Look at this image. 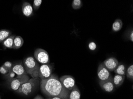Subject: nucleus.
<instances>
[{
    "mask_svg": "<svg viewBox=\"0 0 133 99\" xmlns=\"http://www.w3.org/2000/svg\"><path fill=\"white\" fill-rule=\"evenodd\" d=\"M41 91L48 97H58L63 99H68L70 91L63 86L56 75L52 74L46 79L41 80Z\"/></svg>",
    "mask_w": 133,
    "mask_h": 99,
    "instance_id": "1",
    "label": "nucleus"
},
{
    "mask_svg": "<svg viewBox=\"0 0 133 99\" xmlns=\"http://www.w3.org/2000/svg\"><path fill=\"white\" fill-rule=\"evenodd\" d=\"M24 66L27 74L32 78H39V66L36 59L32 56L24 59Z\"/></svg>",
    "mask_w": 133,
    "mask_h": 99,
    "instance_id": "2",
    "label": "nucleus"
},
{
    "mask_svg": "<svg viewBox=\"0 0 133 99\" xmlns=\"http://www.w3.org/2000/svg\"><path fill=\"white\" fill-rule=\"evenodd\" d=\"M39 78H32L22 85L16 92L21 94L28 96L32 93L40 82Z\"/></svg>",
    "mask_w": 133,
    "mask_h": 99,
    "instance_id": "3",
    "label": "nucleus"
},
{
    "mask_svg": "<svg viewBox=\"0 0 133 99\" xmlns=\"http://www.w3.org/2000/svg\"><path fill=\"white\" fill-rule=\"evenodd\" d=\"M30 79L29 77L27 75L22 77H16L14 79L8 80L10 88L12 90L16 92L22 85Z\"/></svg>",
    "mask_w": 133,
    "mask_h": 99,
    "instance_id": "4",
    "label": "nucleus"
},
{
    "mask_svg": "<svg viewBox=\"0 0 133 99\" xmlns=\"http://www.w3.org/2000/svg\"><path fill=\"white\" fill-rule=\"evenodd\" d=\"M35 59L39 63L45 64L50 63V59L49 54L46 50L42 48H37L34 52Z\"/></svg>",
    "mask_w": 133,
    "mask_h": 99,
    "instance_id": "5",
    "label": "nucleus"
},
{
    "mask_svg": "<svg viewBox=\"0 0 133 99\" xmlns=\"http://www.w3.org/2000/svg\"><path fill=\"white\" fill-rule=\"evenodd\" d=\"M97 75L99 80L101 81H104L112 77L110 71L107 69L103 63L100 64L98 66Z\"/></svg>",
    "mask_w": 133,
    "mask_h": 99,
    "instance_id": "6",
    "label": "nucleus"
},
{
    "mask_svg": "<svg viewBox=\"0 0 133 99\" xmlns=\"http://www.w3.org/2000/svg\"><path fill=\"white\" fill-rule=\"evenodd\" d=\"M59 79L63 86L69 91H71L76 86L75 79L72 76H63Z\"/></svg>",
    "mask_w": 133,
    "mask_h": 99,
    "instance_id": "7",
    "label": "nucleus"
},
{
    "mask_svg": "<svg viewBox=\"0 0 133 99\" xmlns=\"http://www.w3.org/2000/svg\"><path fill=\"white\" fill-rule=\"evenodd\" d=\"M53 68L48 64H42L39 67V78L41 80L48 79L52 75Z\"/></svg>",
    "mask_w": 133,
    "mask_h": 99,
    "instance_id": "8",
    "label": "nucleus"
},
{
    "mask_svg": "<svg viewBox=\"0 0 133 99\" xmlns=\"http://www.w3.org/2000/svg\"><path fill=\"white\" fill-rule=\"evenodd\" d=\"M99 84L102 89L107 92H113L115 89L113 81V77L104 81H99Z\"/></svg>",
    "mask_w": 133,
    "mask_h": 99,
    "instance_id": "9",
    "label": "nucleus"
},
{
    "mask_svg": "<svg viewBox=\"0 0 133 99\" xmlns=\"http://www.w3.org/2000/svg\"><path fill=\"white\" fill-rule=\"evenodd\" d=\"M103 64L109 71L112 72L116 69L118 65L119 62L116 58L110 57L106 59Z\"/></svg>",
    "mask_w": 133,
    "mask_h": 99,
    "instance_id": "10",
    "label": "nucleus"
},
{
    "mask_svg": "<svg viewBox=\"0 0 133 99\" xmlns=\"http://www.w3.org/2000/svg\"><path fill=\"white\" fill-rule=\"evenodd\" d=\"M22 10L23 15L26 17H31L33 15V9L31 4L28 2H25L23 3Z\"/></svg>",
    "mask_w": 133,
    "mask_h": 99,
    "instance_id": "11",
    "label": "nucleus"
},
{
    "mask_svg": "<svg viewBox=\"0 0 133 99\" xmlns=\"http://www.w3.org/2000/svg\"><path fill=\"white\" fill-rule=\"evenodd\" d=\"M11 70L17 75V77H22L27 75L24 67L21 64L15 65L13 66Z\"/></svg>",
    "mask_w": 133,
    "mask_h": 99,
    "instance_id": "12",
    "label": "nucleus"
},
{
    "mask_svg": "<svg viewBox=\"0 0 133 99\" xmlns=\"http://www.w3.org/2000/svg\"><path fill=\"white\" fill-rule=\"evenodd\" d=\"M125 76L116 75L113 78V81L115 87H118L122 85L124 81Z\"/></svg>",
    "mask_w": 133,
    "mask_h": 99,
    "instance_id": "13",
    "label": "nucleus"
},
{
    "mask_svg": "<svg viewBox=\"0 0 133 99\" xmlns=\"http://www.w3.org/2000/svg\"><path fill=\"white\" fill-rule=\"evenodd\" d=\"M24 43V39L21 36H15L13 42V49H19L22 47Z\"/></svg>",
    "mask_w": 133,
    "mask_h": 99,
    "instance_id": "14",
    "label": "nucleus"
},
{
    "mask_svg": "<svg viewBox=\"0 0 133 99\" xmlns=\"http://www.w3.org/2000/svg\"><path fill=\"white\" fill-rule=\"evenodd\" d=\"M81 93L77 85L70 91L68 99H80Z\"/></svg>",
    "mask_w": 133,
    "mask_h": 99,
    "instance_id": "15",
    "label": "nucleus"
},
{
    "mask_svg": "<svg viewBox=\"0 0 133 99\" xmlns=\"http://www.w3.org/2000/svg\"><path fill=\"white\" fill-rule=\"evenodd\" d=\"M15 36L11 35L9 36L6 39H5L3 42V45L6 48L9 49L13 48V42Z\"/></svg>",
    "mask_w": 133,
    "mask_h": 99,
    "instance_id": "16",
    "label": "nucleus"
},
{
    "mask_svg": "<svg viewBox=\"0 0 133 99\" xmlns=\"http://www.w3.org/2000/svg\"><path fill=\"white\" fill-rule=\"evenodd\" d=\"M123 26L122 21L120 19H116L113 24L112 29L113 32H118L121 29Z\"/></svg>",
    "mask_w": 133,
    "mask_h": 99,
    "instance_id": "17",
    "label": "nucleus"
},
{
    "mask_svg": "<svg viewBox=\"0 0 133 99\" xmlns=\"http://www.w3.org/2000/svg\"><path fill=\"white\" fill-rule=\"evenodd\" d=\"M126 71V68L124 65L119 64L116 69L114 71V72L116 75L125 76Z\"/></svg>",
    "mask_w": 133,
    "mask_h": 99,
    "instance_id": "18",
    "label": "nucleus"
},
{
    "mask_svg": "<svg viewBox=\"0 0 133 99\" xmlns=\"http://www.w3.org/2000/svg\"><path fill=\"white\" fill-rule=\"evenodd\" d=\"M11 35V32L7 29L0 30V43L3 42Z\"/></svg>",
    "mask_w": 133,
    "mask_h": 99,
    "instance_id": "19",
    "label": "nucleus"
},
{
    "mask_svg": "<svg viewBox=\"0 0 133 99\" xmlns=\"http://www.w3.org/2000/svg\"><path fill=\"white\" fill-rule=\"evenodd\" d=\"M83 6L82 2L81 0H74L72 1V6L74 10H78L81 9Z\"/></svg>",
    "mask_w": 133,
    "mask_h": 99,
    "instance_id": "20",
    "label": "nucleus"
},
{
    "mask_svg": "<svg viewBox=\"0 0 133 99\" xmlns=\"http://www.w3.org/2000/svg\"><path fill=\"white\" fill-rule=\"evenodd\" d=\"M126 76L128 79L131 80H133V65H131L129 66L127 70L126 71Z\"/></svg>",
    "mask_w": 133,
    "mask_h": 99,
    "instance_id": "21",
    "label": "nucleus"
},
{
    "mask_svg": "<svg viewBox=\"0 0 133 99\" xmlns=\"http://www.w3.org/2000/svg\"><path fill=\"white\" fill-rule=\"evenodd\" d=\"M16 74L13 71H12V70L9 71V73L5 75V77L8 80L14 79L15 78Z\"/></svg>",
    "mask_w": 133,
    "mask_h": 99,
    "instance_id": "22",
    "label": "nucleus"
},
{
    "mask_svg": "<svg viewBox=\"0 0 133 99\" xmlns=\"http://www.w3.org/2000/svg\"><path fill=\"white\" fill-rule=\"evenodd\" d=\"M42 1V0H34V1L33 8L35 10H38L39 9Z\"/></svg>",
    "mask_w": 133,
    "mask_h": 99,
    "instance_id": "23",
    "label": "nucleus"
},
{
    "mask_svg": "<svg viewBox=\"0 0 133 99\" xmlns=\"http://www.w3.org/2000/svg\"><path fill=\"white\" fill-rule=\"evenodd\" d=\"M3 65L4 66L6 69H8L9 70H10L12 69V67H13V65L11 63V62L9 61H6L4 62Z\"/></svg>",
    "mask_w": 133,
    "mask_h": 99,
    "instance_id": "24",
    "label": "nucleus"
},
{
    "mask_svg": "<svg viewBox=\"0 0 133 99\" xmlns=\"http://www.w3.org/2000/svg\"><path fill=\"white\" fill-rule=\"evenodd\" d=\"M9 70L6 69L4 65H2L0 67V73L3 75H6L9 73Z\"/></svg>",
    "mask_w": 133,
    "mask_h": 99,
    "instance_id": "25",
    "label": "nucleus"
},
{
    "mask_svg": "<svg viewBox=\"0 0 133 99\" xmlns=\"http://www.w3.org/2000/svg\"><path fill=\"white\" fill-rule=\"evenodd\" d=\"M89 49L92 51L95 50L96 48V44L94 42H91L89 43L88 45Z\"/></svg>",
    "mask_w": 133,
    "mask_h": 99,
    "instance_id": "26",
    "label": "nucleus"
},
{
    "mask_svg": "<svg viewBox=\"0 0 133 99\" xmlns=\"http://www.w3.org/2000/svg\"><path fill=\"white\" fill-rule=\"evenodd\" d=\"M129 39L132 42H133V31L131 30V32L130 33V35H129Z\"/></svg>",
    "mask_w": 133,
    "mask_h": 99,
    "instance_id": "27",
    "label": "nucleus"
},
{
    "mask_svg": "<svg viewBox=\"0 0 133 99\" xmlns=\"http://www.w3.org/2000/svg\"><path fill=\"white\" fill-rule=\"evenodd\" d=\"M46 99H63L58 97H50Z\"/></svg>",
    "mask_w": 133,
    "mask_h": 99,
    "instance_id": "28",
    "label": "nucleus"
},
{
    "mask_svg": "<svg viewBox=\"0 0 133 99\" xmlns=\"http://www.w3.org/2000/svg\"><path fill=\"white\" fill-rule=\"evenodd\" d=\"M34 99H44L43 97H42L40 95H37L36 96Z\"/></svg>",
    "mask_w": 133,
    "mask_h": 99,
    "instance_id": "29",
    "label": "nucleus"
},
{
    "mask_svg": "<svg viewBox=\"0 0 133 99\" xmlns=\"http://www.w3.org/2000/svg\"><path fill=\"white\" fill-rule=\"evenodd\" d=\"M0 99H1V98H0Z\"/></svg>",
    "mask_w": 133,
    "mask_h": 99,
    "instance_id": "30",
    "label": "nucleus"
}]
</instances>
